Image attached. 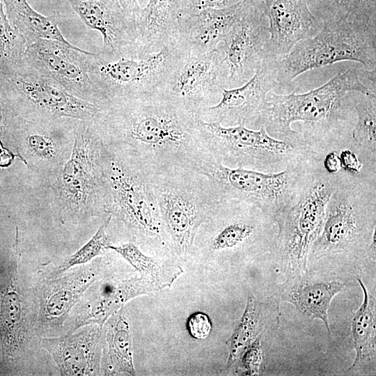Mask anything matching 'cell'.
<instances>
[{"instance_id":"36","label":"cell","mask_w":376,"mask_h":376,"mask_svg":"<svg viewBox=\"0 0 376 376\" xmlns=\"http://www.w3.org/2000/svg\"><path fill=\"white\" fill-rule=\"evenodd\" d=\"M24 122L0 88V138L14 139L19 134Z\"/></svg>"},{"instance_id":"40","label":"cell","mask_w":376,"mask_h":376,"mask_svg":"<svg viewBox=\"0 0 376 376\" xmlns=\"http://www.w3.org/2000/svg\"><path fill=\"white\" fill-rule=\"evenodd\" d=\"M187 329L192 338L203 340L208 336L212 330V322L206 313L196 312L188 318Z\"/></svg>"},{"instance_id":"18","label":"cell","mask_w":376,"mask_h":376,"mask_svg":"<svg viewBox=\"0 0 376 376\" xmlns=\"http://www.w3.org/2000/svg\"><path fill=\"white\" fill-rule=\"evenodd\" d=\"M362 202L355 190L345 186L340 188L337 183L326 207L322 230L311 249L313 255L340 252L356 240Z\"/></svg>"},{"instance_id":"27","label":"cell","mask_w":376,"mask_h":376,"mask_svg":"<svg viewBox=\"0 0 376 376\" xmlns=\"http://www.w3.org/2000/svg\"><path fill=\"white\" fill-rule=\"evenodd\" d=\"M322 23L348 22L376 26V0H306Z\"/></svg>"},{"instance_id":"28","label":"cell","mask_w":376,"mask_h":376,"mask_svg":"<svg viewBox=\"0 0 376 376\" xmlns=\"http://www.w3.org/2000/svg\"><path fill=\"white\" fill-rule=\"evenodd\" d=\"M344 284L338 281L301 284L286 295L301 313L311 319L320 320L330 335L328 310L333 298L343 290Z\"/></svg>"},{"instance_id":"24","label":"cell","mask_w":376,"mask_h":376,"mask_svg":"<svg viewBox=\"0 0 376 376\" xmlns=\"http://www.w3.org/2000/svg\"><path fill=\"white\" fill-rule=\"evenodd\" d=\"M1 1L10 25L23 37L27 46L40 38L71 44L61 33L55 19L37 12L27 0Z\"/></svg>"},{"instance_id":"6","label":"cell","mask_w":376,"mask_h":376,"mask_svg":"<svg viewBox=\"0 0 376 376\" xmlns=\"http://www.w3.org/2000/svg\"><path fill=\"white\" fill-rule=\"evenodd\" d=\"M192 169L207 178L221 203H244L272 217L289 205L310 174L304 159L267 173L226 166L209 152Z\"/></svg>"},{"instance_id":"8","label":"cell","mask_w":376,"mask_h":376,"mask_svg":"<svg viewBox=\"0 0 376 376\" xmlns=\"http://www.w3.org/2000/svg\"><path fill=\"white\" fill-rule=\"evenodd\" d=\"M347 61L376 70V26L344 21L322 23L314 36L276 60L278 86L290 85L309 70Z\"/></svg>"},{"instance_id":"9","label":"cell","mask_w":376,"mask_h":376,"mask_svg":"<svg viewBox=\"0 0 376 376\" xmlns=\"http://www.w3.org/2000/svg\"><path fill=\"white\" fill-rule=\"evenodd\" d=\"M113 152L107 174L105 213L121 222L137 242L171 250L150 173Z\"/></svg>"},{"instance_id":"33","label":"cell","mask_w":376,"mask_h":376,"mask_svg":"<svg viewBox=\"0 0 376 376\" xmlns=\"http://www.w3.org/2000/svg\"><path fill=\"white\" fill-rule=\"evenodd\" d=\"M360 94V93H359ZM354 107L357 112V124L352 137L361 147L366 148L375 155L376 148V94L375 92L360 94L355 100Z\"/></svg>"},{"instance_id":"14","label":"cell","mask_w":376,"mask_h":376,"mask_svg":"<svg viewBox=\"0 0 376 376\" xmlns=\"http://www.w3.org/2000/svg\"><path fill=\"white\" fill-rule=\"evenodd\" d=\"M222 88L219 56L214 49L183 53L158 92L199 116L218 99Z\"/></svg>"},{"instance_id":"5","label":"cell","mask_w":376,"mask_h":376,"mask_svg":"<svg viewBox=\"0 0 376 376\" xmlns=\"http://www.w3.org/2000/svg\"><path fill=\"white\" fill-rule=\"evenodd\" d=\"M182 54L171 42L151 52L136 40L114 50L91 52L86 61L90 78L109 104L158 92Z\"/></svg>"},{"instance_id":"21","label":"cell","mask_w":376,"mask_h":376,"mask_svg":"<svg viewBox=\"0 0 376 376\" xmlns=\"http://www.w3.org/2000/svg\"><path fill=\"white\" fill-rule=\"evenodd\" d=\"M100 269L96 262L54 280L46 286L41 313L49 323H61L85 290L96 280Z\"/></svg>"},{"instance_id":"34","label":"cell","mask_w":376,"mask_h":376,"mask_svg":"<svg viewBox=\"0 0 376 376\" xmlns=\"http://www.w3.org/2000/svg\"><path fill=\"white\" fill-rule=\"evenodd\" d=\"M111 219V216L107 214V217L91 239L75 253L66 258L58 266L57 272L62 273L74 266L85 264L109 249L111 243L107 231Z\"/></svg>"},{"instance_id":"39","label":"cell","mask_w":376,"mask_h":376,"mask_svg":"<svg viewBox=\"0 0 376 376\" xmlns=\"http://www.w3.org/2000/svg\"><path fill=\"white\" fill-rule=\"evenodd\" d=\"M246 0H181L180 17L210 8L229 7Z\"/></svg>"},{"instance_id":"12","label":"cell","mask_w":376,"mask_h":376,"mask_svg":"<svg viewBox=\"0 0 376 376\" xmlns=\"http://www.w3.org/2000/svg\"><path fill=\"white\" fill-rule=\"evenodd\" d=\"M265 1L250 2L215 49L224 88L242 85L267 60L269 31Z\"/></svg>"},{"instance_id":"17","label":"cell","mask_w":376,"mask_h":376,"mask_svg":"<svg viewBox=\"0 0 376 376\" xmlns=\"http://www.w3.org/2000/svg\"><path fill=\"white\" fill-rule=\"evenodd\" d=\"M246 0L222 8H210L181 17L170 42L184 53H206L216 49L249 3Z\"/></svg>"},{"instance_id":"11","label":"cell","mask_w":376,"mask_h":376,"mask_svg":"<svg viewBox=\"0 0 376 376\" xmlns=\"http://www.w3.org/2000/svg\"><path fill=\"white\" fill-rule=\"evenodd\" d=\"M209 152L224 164L263 172H278L305 158L300 148L270 136L264 128L224 126L201 118Z\"/></svg>"},{"instance_id":"45","label":"cell","mask_w":376,"mask_h":376,"mask_svg":"<svg viewBox=\"0 0 376 376\" xmlns=\"http://www.w3.org/2000/svg\"><path fill=\"white\" fill-rule=\"evenodd\" d=\"M1 147H2V145H1V141L0 140V148H1Z\"/></svg>"},{"instance_id":"22","label":"cell","mask_w":376,"mask_h":376,"mask_svg":"<svg viewBox=\"0 0 376 376\" xmlns=\"http://www.w3.org/2000/svg\"><path fill=\"white\" fill-rule=\"evenodd\" d=\"M148 280L140 277L106 283L98 295L88 304L86 309L78 317L75 329L88 324L101 328L110 316L117 313L128 301L141 295L159 290Z\"/></svg>"},{"instance_id":"44","label":"cell","mask_w":376,"mask_h":376,"mask_svg":"<svg viewBox=\"0 0 376 376\" xmlns=\"http://www.w3.org/2000/svg\"><path fill=\"white\" fill-rule=\"evenodd\" d=\"M13 157L11 153L4 150L2 152L0 153V166H9Z\"/></svg>"},{"instance_id":"41","label":"cell","mask_w":376,"mask_h":376,"mask_svg":"<svg viewBox=\"0 0 376 376\" xmlns=\"http://www.w3.org/2000/svg\"><path fill=\"white\" fill-rule=\"evenodd\" d=\"M339 157L341 168L345 171L354 174L361 171L363 164L358 156L352 150L349 149L342 150L339 155Z\"/></svg>"},{"instance_id":"7","label":"cell","mask_w":376,"mask_h":376,"mask_svg":"<svg viewBox=\"0 0 376 376\" xmlns=\"http://www.w3.org/2000/svg\"><path fill=\"white\" fill-rule=\"evenodd\" d=\"M0 88L17 114L26 121L95 120L102 117L104 109L70 93L22 57L15 61H0Z\"/></svg>"},{"instance_id":"23","label":"cell","mask_w":376,"mask_h":376,"mask_svg":"<svg viewBox=\"0 0 376 376\" xmlns=\"http://www.w3.org/2000/svg\"><path fill=\"white\" fill-rule=\"evenodd\" d=\"M180 3L181 0H148L136 19V41L151 52L169 42L180 17Z\"/></svg>"},{"instance_id":"4","label":"cell","mask_w":376,"mask_h":376,"mask_svg":"<svg viewBox=\"0 0 376 376\" xmlns=\"http://www.w3.org/2000/svg\"><path fill=\"white\" fill-rule=\"evenodd\" d=\"M71 157L55 186L61 212L65 215L105 212L107 174L113 150L102 119L77 120ZM63 216V217H64Z\"/></svg>"},{"instance_id":"2","label":"cell","mask_w":376,"mask_h":376,"mask_svg":"<svg viewBox=\"0 0 376 376\" xmlns=\"http://www.w3.org/2000/svg\"><path fill=\"white\" fill-rule=\"evenodd\" d=\"M363 79L376 81V70L351 66L339 71L323 85L304 93H267L254 127H263L272 137L294 144L297 132L292 123L313 126L329 125L340 118L347 94L354 91L367 95L375 86Z\"/></svg>"},{"instance_id":"16","label":"cell","mask_w":376,"mask_h":376,"mask_svg":"<svg viewBox=\"0 0 376 376\" xmlns=\"http://www.w3.org/2000/svg\"><path fill=\"white\" fill-rule=\"evenodd\" d=\"M269 39L267 60H279L299 42L314 36L322 23L309 10L306 0H265Z\"/></svg>"},{"instance_id":"32","label":"cell","mask_w":376,"mask_h":376,"mask_svg":"<svg viewBox=\"0 0 376 376\" xmlns=\"http://www.w3.org/2000/svg\"><path fill=\"white\" fill-rule=\"evenodd\" d=\"M109 249L121 256L139 272L141 277L152 282L159 290L171 286L182 272L177 268L171 269L166 267L155 258L143 253L133 242L120 245L110 244Z\"/></svg>"},{"instance_id":"38","label":"cell","mask_w":376,"mask_h":376,"mask_svg":"<svg viewBox=\"0 0 376 376\" xmlns=\"http://www.w3.org/2000/svg\"><path fill=\"white\" fill-rule=\"evenodd\" d=\"M23 127L28 132L27 146L35 154L45 158L55 155V146L50 136L33 127L29 121L24 120Z\"/></svg>"},{"instance_id":"26","label":"cell","mask_w":376,"mask_h":376,"mask_svg":"<svg viewBox=\"0 0 376 376\" xmlns=\"http://www.w3.org/2000/svg\"><path fill=\"white\" fill-rule=\"evenodd\" d=\"M112 316L106 334L107 351L105 372L109 375L125 373L135 375L129 321L122 311Z\"/></svg>"},{"instance_id":"31","label":"cell","mask_w":376,"mask_h":376,"mask_svg":"<svg viewBox=\"0 0 376 376\" xmlns=\"http://www.w3.org/2000/svg\"><path fill=\"white\" fill-rule=\"evenodd\" d=\"M229 207L230 219L212 233L209 239L208 248L214 251L234 249L249 240L256 231V226L251 220L257 208L237 203L235 218L233 219V203H226Z\"/></svg>"},{"instance_id":"15","label":"cell","mask_w":376,"mask_h":376,"mask_svg":"<svg viewBox=\"0 0 376 376\" xmlns=\"http://www.w3.org/2000/svg\"><path fill=\"white\" fill-rule=\"evenodd\" d=\"M278 87L276 60H266L242 85L222 88L221 99L200 113L206 122L254 127L268 93Z\"/></svg>"},{"instance_id":"13","label":"cell","mask_w":376,"mask_h":376,"mask_svg":"<svg viewBox=\"0 0 376 376\" xmlns=\"http://www.w3.org/2000/svg\"><path fill=\"white\" fill-rule=\"evenodd\" d=\"M90 53L72 44L40 38L26 47L22 58L70 93L104 108L109 103L88 73L86 54Z\"/></svg>"},{"instance_id":"29","label":"cell","mask_w":376,"mask_h":376,"mask_svg":"<svg viewBox=\"0 0 376 376\" xmlns=\"http://www.w3.org/2000/svg\"><path fill=\"white\" fill-rule=\"evenodd\" d=\"M357 281L363 292V301L352 321V334L356 352L350 367L352 368L366 361L372 360L375 356V301L363 281L359 278Z\"/></svg>"},{"instance_id":"30","label":"cell","mask_w":376,"mask_h":376,"mask_svg":"<svg viewBox=\"0 0 376 376\" xmlns=\"http://www.w3.org/2000/svg\"><path fill=\"white\" fill-rule=\"evenodd\" d=\"M266 305L249 292L244 311L231 336L226 341L230 367L243 352L260 336L265 324Z\"/></svg>"},{"instance_id":"35","label":"cell","mask_w":376,"mask_h":376,"mask_svg":"<svg viewBox=\"0 0 376 376\" xmlns=\"http://www.w3.org/2000/svg\"><path fill=\"white\" fill-rule=\"evenodd\" d=\"M26 47L25 40L10 25L0 0V61H15L21 58Z\"/></svg>"},{"instance_id":"3","label":"cell","mask_w":376,"mask_h":376,"mask_svg":"<svg viewBox=\"0 0 376 376\" xmlns=\"http://www.w3.org/2000/svg\"><path fill=\"white\" fill-rule=\"evenodd\" d=\"M150 175L171 251L186 258L199 228L221 203L207 178L192 168L175 166Z\"/></svg>"},{"instance_id":"37","label":"cell","mask_w":376,"mask_h":376,"mask_svg":"<svg viewBox=\"0 0 376 376\" xmlns=\"http://www.w3.org/2000/svg\"><path fill=\"white\" fill-rule=\"evenodd\" d=\"M237 373L241 375H258L263 368V352L259 336L241 354Z\"/></svg>"},{"instance_id":"20","label":"cell","mask_w":376,"mask_h":376,"mask_svg":"<svg viewBox=\"0 0 376 376\" xmlns=\"http://www.w3.org/2000/svg\"><path fill=\"white\" fill-rule=\"evenodd\" d=\"M84 24L102 38L101 51L116 49L136 40V20L118 0H68Z\"/></svg>"},{"instance_id":"42","label":"cell","mask_w":376,"mask_h":376,"mask_svg":"<svg viewBox=\"0 0 376 376\" xmlns=\"http://www.w3.org/2000/svg\"><path fill=\"white\" fill-rule=\"evenodd\" d=\"M324 170L329 174H335L341 169V164L339 157L336 152L328 153L323 161Z\"/></svg>"},{"instance_id":"1","label":"cell","mask_w":376,"mask_h":376,"mask_svg":"<svg viewBox=\"0 0 376 376\" xmlns=\"http://www.w3.org/2000/svg\"><path fill=\"white\" fill-rule=\"evenodd\" d=\"M102 120L113 150L150 173L193 168L208 152L201 117L159 92L111 102Z\"/></svg>"},{"instance_id":"19","label":"cell","mask_w":376,"mask_h":376,"mask_svg":"<svg viewBox=\"0 0 376 376\" xmlns=\"http://www.w3.org/2000/svg\"><path fill=\"white\" fill-rule=\"evenodd\" d=\"M77 333L57 338H42V347L54 360L61 375L85 376L100 374L101 327L84 326Z\"/></svg>"},{"instance_id":"43","label":"cell","mask_w":376,"mask_h":376,"mask_svg":"<svg viewBox=\"0 0 376 376\" xmlns=\"http://www.w3.org/2000/svg\"><path fill=\"white\" fill-rule=\"evenodd\" d=\"M125 10L136 20L141 7L138 0H118Z\"/></svg>"},{"instance_id":"25","label":"cell","mask_w":376,"mask_h":376,"mask_svg":"<svg viewBox=\"0 0 376 376\" xmlns=\"http://www.w3.org/2000/svg\"><path fill=\"white\" fill-rule=\"evenodd\" d=\"M12 281L0 302V337L5 359H13L20 350L25 338L22 301Z\"/></svg>"},{"instance_id":"10","label":"cell","mask_w":376,"mask_h":376,"mask_svg":"<svg viewBox=\"0 0 376 376\" xmlns=\"http://www.w3.org/2000/svg\"><path fill=\"white\" fill-rule=\"evenodd\" d=\"M332 174H309L292 201L273 216L279 254L290 274L304 281L308 256L320 235L327 203L337 183Z\"/></svg>"}]
</instances>
